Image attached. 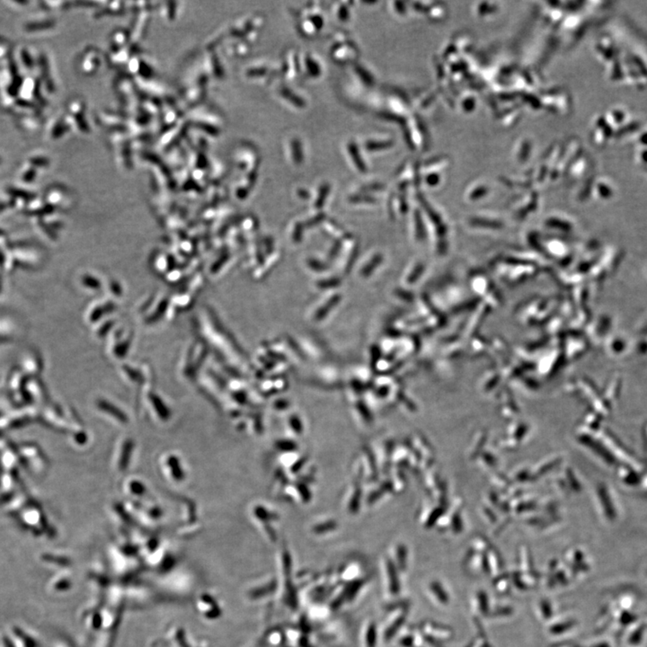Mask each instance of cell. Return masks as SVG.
<instances>
[{"label":"cell","instance_id":"1","mask_svg":"<svg viewBox=\"0 0 647 647\" xmlns=\"http://www.w3.org/2000/svg\"><path fill=\"white\" fill-rule=\"evenodd\" d=\"M11 641L14 647H38V643L34 637L18 627H13L11 630Z\"/></svg>","mask_w":647,"mask_h":647},{"label":"cell","instance_id":"2","mask_svg":"<svg viewBox=\"0 0 647 647\" xmlns=\"http://www.w3.org/2000/svg\"><path fill=\"white\" fill-rule=\"evenodd\" d=\"M52 25V23L50 21L41 22V23H31L25 26V28L29 32H34V31H39V30H43V29L49 28Z\"/></svg>","mask_w":647,"mask_h":647},{"label":"cell","instance_id":"3","mask_svg":"<svg viewBox=\"0 0 647 647\" xmlns=\"http://www.w3.org/2000/svg\"><path fill=\"white\" fill-rule=\"evenodd\" d=\"M21 78H20V77H16L15 79H14V82L12 83L10 86H9V87H8V93L10 94L11 96H15V95L17 94L18 90H19V87L21 86Z\"/></svg>","mask_w":647,"mask_h":647},{"label":"cell","instance_id":"4","mask_svg":"<svg viewBox=\"0 0 647 647\" xmlns=\"http://www.w3.org/2000/svg\"><path fill=\"white\" fill-rule=\"evenodd\" d=\"M21 55L22 59H23V61H24V63H25V66H26L27 68H32V66H33V61H32V58H31V56L29 55L28 52H27L26 50H24L22 51Z\"/></svg>","mask_w":647,"mask_h":647},{"label":"cell","instance_id":"5","mask_svg":"<svg viewBox=\"0 0 647 647\" xmlns=\"http://www.w3.org/2000/svg\"><path fill=\"white\" fill-rule=\"evenodd\" d=\"M30 162L33 165H38V167H44V165H47V164H49L48 159H46L45 158H33L30 160Z\"/></svg>","mask_w":647,"mask_h":647},{"label":"cell","instance_id":"6","mask_svg":"<svg viewBox=\"0 0 647 647\" xmlns=\"http://www.w3.org/2000/svg\"><path fill=\"white\" fill-rule=\"evenodd\" d=\"M34 176H35V171L31 169V170L26 172V174L24 175V179H25V181H31Z\"/></svg>","mask_w":647,"mask_h":647},{"label":"cell","instance_id":"7","mask_svg":"<svg viewBox=\"0 0 647 647\" xmlns=\"http://www.w3.org/2000/svg\"><path fill=\"white\" fill-rule=\"evenodd\" d=\"M17 104L21 106H25V107H32V104L30 103L29 101L26 100H18Z\"/></svg>","mask_w":647,"mask_h":647},{"label":"cell","instance_id":"8","mask_svg":"<svg viewBox=\"0 0 647 647\" xmlns=\"http://www.w3.org/2000/svg\"><path fill=\"white\" fill-rule=\"evenodd\" d=\"M10 70H11V73H12V74H14V75H15V74H16V72H17V68H16V65H15V63H14V62H13V61H11Z\"/></svg>","mask_w":647,"mask_h":647},{"label":"cell","instance_id":"9","mask_svg":"<svg viewBox=\"0 0 647 647\" xmlns=\"http://www.w3.org/2000/svg\"><path fill=\"white\" fill-rule=\"evenodd\" d=\"M0 162H1V159H0Z\"/></svg>","mask_w":647,"mask_h":647}]
</instances>
